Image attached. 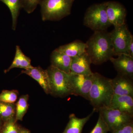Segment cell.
<instances>
[{
	"instance_id": "1",
	"label": "cell",
	"mask_w": 133,
	"mask_h": 133,
	"mask_svg": "<svg viewBox=\"0 0 133 133\" xmlns=\"http://www.w3.org/2000/svg\"><path fill=\"white\" fill-rule=\"evenodd\" d=\"M86 44V52L92 63L96 65L102 64L114 56L110 33L105 30L95 31Z\"/></svg>"
},
{
	"instance_id": "2",
	"label": "cell",
	"mask_w": 133,
	"mask_h": 133,
	"mask_svg": "<svg viewBox=\"0 0 133 133\" xmlns=\"http://www.w3.org/2000/svg\"><path fill=\"white\" fill-rule=\"evenodd\" d=\"M114 95L111 79L97 72L94 73V80L89 94L90 104L95 112L109 107Z\"/></svg>"
},
{
	"instance_id": "3",
	"label": "cell",
	"mask_w": 133,
	"mask_h": 133,
	"mask_svg": "<svg viewBox=\"0 0 133 133\" xmlns=\"http://www.w3.org/2000/svg\"><path fill=\"white\" fill-rule=\"evenodd\" d=\"M73 0H42L40 5L42 20L58 21L70 14Z\"/></svg>"
},
{
	"instance_id": "4",
	"label": "cell",
	"mask_w": 133,
	"mask_h": 133,
	"mask_svg": "<svg viewBox=\"0 0 133 133\" xmlns=\"http://www.w3.org/2000/svg\"><path fill=\"white\" fill-rule=\"evenodd\" d=\"M84 24L94 31H104L112 25L107 14L106 2L89 7L84 17Z\"/></svg>"
},
{
	"instance_id": "5",
	"label": "cell",
	"mask_w": 133,
	"mask_h": 133,
	"mask_svg": "<svg viewBox=\"0 0 133 133\" xmlns=\"http://www.w3.org/2000/svg\"><path fill=\"white\" fill-rule=\"evenodd\" d=\"M46 70L49 79L50 95L60 98L72 95L70 74L60 70L51 65Z\"/></svg>"
},
{
	"instance_id": "6",
	"label": "cell",
	"mask_w": 133,
	"mask_h": 133,
	"mask_svg": "<svg viewBox=\"0 0 133 133\" xmlns=\"http://www.w3.org/2000/svg\"><path fill=\"white\" fill-rule=\"evenodd\" d=\"M110 33L114 56L128 55V45L133 37L126 24L115 27Z\"/></svg>"
},
{
	"instance_id": "7",
	"label": "cell",
	"mask_w": 133,
	"mask_h": 133,
	"mask_svg": "<svg viewBox=\"0 0 133 133\" xmlns=\"http://www.w3.org/2000/svg\"><path fill=\"white\" fill-rule=\"evenodd\" d=\"M99 112L111 132L133 121V116L109 107L103 108Z\"/></svg>"
},
{
	"instance_id": "8",
	"label": "cell",
	"mask_w": 133,
	"mask_h": 133,
	"mask_svg": "<svg viewBox=\"0 0 133 133\" xmlns=\"http://www.w3.org/2000/svg\"><path fill=\"white\" fill-rule=\"evenodd\" d=\"M72 95L89 99V94L94 80L93 74L90 75L70 74Z\"/></svg>"
},
{
	"instance_id": "9",
	"label": "cell",
	"mask_w": 133,
	"mask_h": 133,
	"mask_svg": "<svg viewBox=\"0 0 133 133\" xmlns=\"http://www.w3.org/2000/svg\"><path fill=\"white\" fill-rule=\"evenodd\" d=\"M106 12L109 22L114 27L125 24L127 11L121 3L115 1L106 2Z\"/></svg>"
},
{
	"instance_id": "10",
	"label": "cell",
	"mask_w": 133,
	"mask_h": 133,
	"mask_svg": "<svg viewBox=\"0 0 133 133\" xmlns=\"http://www.w3.org/2000/svg\"><path fill=\"white\" fill-rule=\"evenodd\" d=\"M111 81L114 95H128L133 97L132 79L118 74Z\"/></svg>"
},
{
	"instance_id": "11",
	"label": "cell",
	"mask_w": 133,
	"mask_h": 133,
	"mask_svg": "<svg viewBox=\"0 0 133 133\" xmlns=\"http://www.w3.org/2000/svg\"><path fill=\"white\" fill-rule=\"evenodd\" d=\"M117 56L116 58L112 57L109 60L113 64L118 74L133 79V57L125 54Z\"/></svg>"
},
{
	"instance_id": "12",
	"label": "cell",
	"mask_w": 133,
	"mask_h": 133,
	"mask_svg": "<svg viewBox=\"0 0 133 133\" xmlns=\"http://www.w3.org/2000/svg\"><path fill=\"white\" fill-rule=\"evenodd\" d=\"M90 58L86 52L72 58L70 72L72 74L90 75L93 74L91 69Z\"/></svg>"
},
{
	"instance_id": "13",
	"label": "cell",
	"mask_w": 133,
	"mask_h": 133,
	"mask_svg": "<svg viewBox=\"0 0 133 133\" xmlns=\"http://www.w3.org/2000/svg\"><path fill=\"white\" fill-rule=\"evenodd\" d=\"M21 73L29 76L37 81L46 94H50L49 79L47 70H44L40 66H33L30 69L23 70Z\"/></svg>"
},
{
	"instance_id": "14",
	"label": "cell",
	"mask_w": 133,
	"mask_h": 133,
	"mask_svg": "<svg viewBox=\"0 0 133 133\" xmlns=\"http://www.w3.org/2000/svg\"><path fill=\"white\" fill-rule=\"evenodd\" d=\"M109 107L133 116V97L114 94Z\"/></svg>"
},
{
	"instance_id": "15",
	"label": "cell",
	"mask_w": 133,
	"mask_h": 133,
	"mask_svg": "<svg viewBox=\"0 0 133 133\" xmlns=\"http://www.w3.org/2000/svg\"><path fill=\"white\" fill-rule=\"evenodd\" d=\"M50 60L52 66L70 74L72 58L55 49L51 52Z\"/></svg>"
},
{
	"instance_id": "16",
	"label": "cell",
	"mask_w": 133,
	"mask_h": 133,
	"mask_svg": "<svg viewBox=\"0 0 133 133\" xmlns=\"http://www.w3.org/2000/svg\"><path fill=\"white\" fill-rule=\"evenodd\" d=\"M87 48L86 44L81 41H75L59 46L56 50L72 58L85 52Z\"/></svg>"
},
{
	"instance_id": "17",
	"label": "cell",
	"mask_w": 133,
	"mask_h": 133,
	"mask_svg": "<svg viewBox=\"0 0 133 133\" xmlns=\"http://www.w3.org/2000/svg\"><path fill=\"white\" fill-rule=\"evenodd\" d=\"M95 112L93 109L89 115L82 118H78L74 114L70 115L69 122L62 133H81L85 125Z\"/></svg>"
},
{
	"instance_id": "18",
	"label": "cell",
	"mask_w": 133,
	"mask_h": 133,
	"mask_svg": "<svg viewBox=\"0 0 133 133\" xmlns=\"http://www.w3.org/2000/svg\"><path fill=\"white\" fill-rule=\"evenodd\" d=\"M31 59L24 55L19 45H16L15 55L12 64L7 70L5 73H7L11 69L15 68H21L27 70L33 67L31 64Z\"/></svg>"
},
{
	"instance_id": "19",
	"label": "cell",
	"mask_w": 133,
	"mask_h": 133,
	"mask_svg": "<svg viewBox=\"0 0 133 133\" xmlns=\"http://www.w3.org/2000/svg\"><path fill=\"white\" fill-rule=\"evenodd\" d=\"M8 7L12 15L13 30H16L17 19L22 8L21 0H0Z\"/></svg>"
},
{
	"instance_id": "20",
	"label": "cell",
	"mask_w": 133,
	"mask_h": 133,
	"mask_svg": "<svg viewBox=\"0 0 133 133\" xmlns=\"http://www.w3.org/2000/svg\"><path fill=\"white\" fill-rule=\"evenodd\" d=\"M29 96L28 94L22 95L19 98L15 104L16 113L15 119L16 121H22L29 107Z\"/></svg>"
},
{
	"instance_id": "21",
	"label": "cell",
	"mask_w": 133,
	"mask_h": 133,
	"mask_svg": "<svg viewBox=\"0 0 133 133\" xmlns=\"http://www.w3.org/2000/svg\"><path fill=\"white\" fill-rule=\"evenodd\" d=\"M15 104L0 101V118L5 122L15 117Z\"/></svg>"
},
{
	"instance_id": "22",
	"label": "cell",
	"mask_w": 133,
	"mask_h": 133,
	"mask_svg": "<svg viewBox=\"0 0 133 133\" xmlns=\"http://www.w3.org/2000/svg\"><path fill=\"white\" fill-rule=\"evenodd\" d=\"M21 128L16 121L15 117L3 122L0 133H20Z\"/></svg>"
},
{
	"instance_id": "23",
	"label": "cell",
	"mask_w": 133,
	"mask_h": 133,
	"mask_svg": "<svg viewBox=\"0 0 133 133\" xmlns=\"http://www.w3.org/2000/svg\"><path fill=\"white\" fill-rule=\"evenodd\" d=\"M19 92L16 90L3 91L0 94V101L7 103H14L17 99Z\"/></svg>"
},
{
	"instance_id": "24",
	"label": "cell",
	"mask_w": 133,
	"mask_h": 133,
	"mask_svg": "<svg viewBox=\"0 0 133 133\" xmlns=\"http://www.w3.org/2000/svg\"><path fill=\"white\" fill-rule=\"evenodd\" d=\"M42 0H21L22 8L28 14L34 12Z\"/></svg>"
},
{
	"instance_id": "25",
	"label": "cell",
	"mask_w": 133,
	"mask_h": 133,
	"mask_svg": "<svg viewBox=\"0 0 133 133\" xmlns=\"http://www.w3.org/2000/svg\"><path fill=\"white\" fill-rule=\"evenodd\" d=\"M109 131L107 124L105 122L103 117L99 113L98 119L97 124L90 133H108Z\"/></svg>"
},
{
	"instance_id": "26",
	"label": "cell",
	"mask_w": 133,
	"mask_h": 133,
	"mask_svg": "<svg viewBox=\"0 0 133 133\" xmlns=\"http://www.w3.org/2000/svg\"><path fill=\"white\" fill-rule=\"evenodd\" d=\"M112 133H133V122H131Z\"/></svg>"
},
{
	"instance_id": "27",
	"label": "cell",
	"mask_w": 133,
	"mask_h": 133,
	"mask_svg": "<svg viewBox=\"0 0 133 133\" xmlns=\"http://www.w3.org/2000/svg\"><path fill=\"white\" fill-rule=\"evenodd\" d=\"M128 55L133 57V37L131 39L128 47Z\"/></svg>"
},
{
	"instance_id": "28",
	"label": "cell",
	"mask_w": 133,
	"mask_h": 133,
	"mask_svg": "<svg viewBox=\"0 0 133 133\" xmlns=\"http://www.w3.org/2000/svg\"><path fill=\"white\" fill-rule=\"evenodd\" d=\"M20 133H31V132L28 129L24 128H21Z\"/></svg>"
},
{
	"instance_id": "29",
	"label": "cell",
	"mask_w": 133,
	"mask_h": 133,
	"mask_svg": "<svg viewBox=\"0 0 133 133\" xmlns=\"http://www.w3.org/2000/svg\"><path fill=\"white\" fill-rule=\"evenodd\" d=\"M3 121H2V120L0 118V129L2 127L3 124Z\"/></svg>"
},
{
	"instance_id": "30",
	"label": "cell",
	"mask_w": 133,
	"mask_h": 133,
	"mask_svg": "<svg viewBox=\"0 0 133 133\" xmlns=\"http://www.w3.org/2000/svg\"><path fill=\"white\" fill-rule=\"evenodd\" d=\"M73 1H75V0H73Z\"/></svg>"
}]
</instances>
